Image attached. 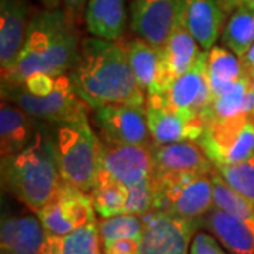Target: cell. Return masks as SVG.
<instances>
[{
  "mask_svg": "<svg viewBox=\"0 0 254 254\" xmlns=\"http://www.w3.org/2000/svg\"><path fill=\"white\" fill-rule=\"evenodd\" d=\"M242 64L245 68L246 73H249L252 78L254 76V43L253 46L250 47V50L246 53V55L242 58Z\"/></svg>",
  "mask_w": 254,
  "mask_h": 254,
  "instance_id": "37",
  "label": "cell"
},
{
  "mask_svg": "<svg viewBox=\"0 0 254 254\" xmlns=\"http://www.w3.org/2000/svg\"><path fill=\"white\" fill-rule=\"evenodd\" d=\"M227 9L220 0H181L184 23L203 51H209L223 31Z\"/></svg>",
  "mask_w": 254,
  "mask_h": 254,
  "instance_id": "18",
  "label": "cell"
},
{
  "mask_svg": "<svg viewBox=\"0 0 254 254\" xmlns=\"http://www.w3.org/2000/svg\"><path fill=\"white\" fill-rule=\"evenodd\" d=\"M226 48L242 60L254 43V7L242 4L233 10L222 31Z\"/></svg>",
  "mask_w": 254,
  "mask_h": 254,
  "instance_id": "26",
  "label": "cell"
},
{
  "mask_svg": "<svg viewBox=\"0 0 254 254\" xmlns=\"http://www.w3.org/2000/svg\"><path fill=\"white\" fill-rule=\"evenodd\" d=\"M55 79L57 76L48 75V73H34L28 76L27 79L21 83V86L34 96H47L54 91Z\"/></svg>",
  "mask_w": 254,
  "mask_h": 254,
  "instance_id": "33",
  "label": "cell"
},
{
  "mask_svg": "<svg viewBox=\"0 0 254 254\" xmlns=\"http://www.w3.org/2000/svg\"><path fill=\"white\" fill-rule=\"evenodd\" d=\"M198 144L203 148L213 165H227L254 157V116L212 122Z\"/></svg>",
  "mask_w": 254,
  "mask_h": 254,
  "instance_id": "7",
  "label": "cell"
},
{
  "mask_svg": "<svg viewBox=\"0 0 254 254\" xmlns=\"http://www.w3.org/2000/svg\"><path fill=\"white\" fill-rule=\"evenodd\" d=\"M239 116H254V92L249 73H245L230 88L209 100L206 109L202 113V120L206 125Z\"/></svg>",
  "mask_w": 254,
  "mask_h": 254,
  "instance_id": "22",
  "label": "cell"
},
{
  "mask_svg": "<svg viewBox=\"0 0 254 254\" xmlns=\"http://www.w3.org/2000/svg\"><path fill=\"white\" fill-rule=\"evenodd\" d=\"M93 208L102 219L113 218L125 213L128 188L122 182L99 173L93 190L89 192Z\"/></svg>",
  "mask_w": 254,
  "mask_h": 254,
  "instance_id": "28",
  "label": "cell"
},
{
  "mask_svg": "<svg viewBox=\"0 0 254 254\" xmlns=\"http://www.w3.org/2000/svg\"><path fill=\"white\" fill-rule=\"evenodd\" d=\"M190 254H229L219 245V240L210 233H196L190 243Z\"/></svg>",
  "mask_w": 254,
  "mask_h": 254,
  "instance_id": "34",
  "label": "cell"
},
{
  "mask_svg": "<svg viewBox=\"0 0 254 254\" xmlns=\"http://www.w3.org/2000/svg\"><path fill=\"white\" fill-rule=\"evenodd\" d=\"M200 54V46L184 23L180 3L171 31L165 44L161 47L160 76L155 92H164L177 78L188 72L198 61Z\"/></svg>",
  "mask_w": 254,
  "mask_h": 254,
  "instance_id": "12",
  "label": "cell"
},
{
  "mask_svg": "<svg viewBox=\"0 0 254 254\" xmlns=\"http://www.w3.org/2000/svg\"><path fill=\"white\" fill-rule=\"evenodd\" d=\"M60 173L65 182L91 192L99 175L102 141L88 116L53 126Z\"/></svg>",
  "mask_w": 254,
  "mask_h": 254,
  "instance_id": "4",
  "label": "cell"
},
{
  "mask_svg": "<svg viewBox=\"0 0 254 254\" xmlns=\"http://www.w3.org/2000/svg\"><path fill=\"white\" fill-rule=\"evenodd\" d=\"M46 9H58L61 0H41Z\"/></svg>",
  "mask_w": 254,
  "mask_h": 254,
  "instance_id": "39",
  "label": "cell"
},
{
  "mask_svg": "<svg viewBox=\"0 0 254 254\" xmlns=\"http://www.w3.org/2000/svg\"><path fill=\"white\" fill-rule=\"evenodd\" d=\"M153 171L151 177L210 174L215 165L203 148L195 141H181L151 147Z\"/></svg>",
  "mask_w": 254,
  "mask_h": 254,
  "instance_id": "16",
  "label": "cell"
},
{
  "mask_svg": "<svg viewBox=\"0 0 254 254\" xmlns=\"http://www.w3.org/2000/svg\"><path fill=\"white\" fill-rule=\"evenodd\" d=\"M181 0H131L130 20L137 37L153 46L165 44Z\"/></svg>",
  "mask_w": 254,
  "mask_h": 254,
  "instance_id": "15",
  "label": "cell"
},
{
  "mask_svg": "<svg viewBox=\"0 0 254 254\" xmlns=\"http://www.w3.org/2000/svg\"><path fill=\"white\" fill-rule=\"evenodd\" d=\"M143 233L136 254H190V243L199 220L178 218L158 210H150L141 216Z\"/></svg>",
  "mask_w": 254,
  "mask_h": 254,
  "instance_id": "9",
  "label": "cell"
},
{
  "mask_svg": "<svg viewBox=\"0 0 254 254\" xmlns=\"http://www.w3.org/2000/svg\"><path fill=\"white\" fill-rule=\"evenodd\" d=\"M27 0H0V66L1 72L17 61L30 24Z\"/></svg>",
  "mask_w": 254,
  "mask_h": 254,
  "instance_id": "17",
  "label": "cell"
},
{
  "mask_svg": "<svg viewBox=\"0 0 254 254\" xmlns=\"http://www.w3.org/2000/svg\"><path fill=\"white\" fill-rule=\"evenodd\" d=\"M153 209V187L151 178L138 182L128 188L127 202L123 215L143 216Z\"/></svg>",
  "mask_w": 254,
  "mask_h": 254,
  "instance_id": "32",
  "label": "cell"
},
{
  "mask_svg": "<svg viewBox=\"0 0 254 254\" xmlns=\"http://www.w3.org/2000/svg\"><path fill=\"white\" fill-rule=\"evenodd\" d=\"M153 209L178 218L199 220L213 208L210 174H181L150 177Z\"/></svg>",
  "mask_w": 254,
  "mask_h": 254,
  "instance_id": "5",
  "label": "cell"
},
{
  "mask_svg": "<svg viewBox=\"0 0 254 254\" xmlns=\"http://www.w3.org/2000/svg\"><path fill=\"white\" fill-rule=\"evenodd\" d=\"M44 122L33 118L9 100L0 106V153L1 157L20 153L36 137Z\"/></svg>",
  "mask_w": 254,
  "mask_h": 254,
  "instance_id": "20",
  "label": "cell"
},
{
  "mask_svg": "<svg viewBox=\"0 0 254 254\" xmlns=\"http://www.w3.org/2000/svg\"><path fill=\"white\" fill-rule=\"evenodd\" d=\"M208 72L210 99L225 92L246 73L242 60L226 47L213 46L208 51Z\"/></svg>",
  "mask_w": 254,
  "mask_h": 254,
  "instance_id": "24",
  "label": "cell"
},
{
  "mask_svg": "<svg viewBox=\"0 0 254 254\" xmlns=\"http://www.w3.org/2000/svg\"><path fill=\"white\" fill-rule=\"evenodd\" d=\"M227 10H235L243 4V0H220Z\"/></svg>",
  "mask_w": 254,
  "mask_h": 254,
  "instance_id": "38",
  "label": "cell"
},
{
  "mask_svg": "<svg viewBox=\"0 0 254 254\" xmlns=\"http://www.w3.org/2000/svg\"><path fill=\"white\" fill-rule=\"evenodd\" d=\"M126 48L140 89L144 92L145 96L154 93L160 76L161 48L150 44L140 37L126 43Z\"/></svg>",
  "mask_w": 254,
  "mask_h": 254,
  "instance_id": "25",
  "label": "cell"
},
{
  "mask_svg": "<svg viewBox=\"0 0 254 254\" xmlns=\"http://www.w3.org/2000/svg\"><path fill=\"white\" fill-rule=\"evenodd\" d=\"M137 247H138V240L120 239L102 245V250L103 254H136Z\"/></svg>",
  "mask_w": 254,
  "mask_h": 254,
  "instance_id": "35",
  "label": "cell"
},
{
  "mask_svg": "<svg viewBox=\"0 0 254 254\" xmlns=\"http://www.w3.org/2000/svg\"><path fill=\"white\" fill-rule=\"evenodd\" d=\"M96 210L89 192L63 180L53 199L37 212L47 235L65 236L82 226L96 223Z\"/></svg>",
  "mask_w": 254,
  "mask_h": 254,
  "instance_id": "8",
  "label": "cell"
},
{
  "mask_svg": "<svg viewBox=\"0 0 254 254\" xmlns=\"http://www.w3.org/2000/svg\"><path fill=\"white\" fill-rule=\"evenodd\" d=\"M85 23L93 37L120 40L126 27V0H88Z\"/></svg>",
  "mask_w": 254,
  "mask_h": 254,
  "instance_id": "23",
  "label": "cell"
},
{
  "mask_svg": "<svg viewBox=\"0 0 254 254\" xmlns=\"http://www.w3.org/2000/svg\"><path fill=\"white\" fill-rule=\"evenodd\" d=\"M143 219L137 215H118L113 218L102 219L98 222L102 245L120 239L140 240L143 233Z\"/></svg>",
  "mask_w": 254,
  "mask_h": 254,
  "instance_id": "30",
  "label": "cell"
},
{
  "mask_svg": "<svg viewBox=\"0 0 254 254\" xmlns=\"http://www.w3.org/2000/svg\"><path fill=\"white\" fill-rule=\"evenodd\" d=\"M86 4L88 0H64V9L75 18L81 14L83 9H86Z\"/></svg>",
  "mask_w": 254,
  "mask_h": 254,
  "instance_id": "36",
  "label": "cell"
},
{
  "mask_svg": "<svg viewBox=\"0 0 254 254\" xmlns=\"http://www.w3.org/2000/svg\"><path fill=\"white\" fill-rule=\"evenodd\" d=\"M1 99L17 105L33 118L51 126L88 116L91 109L76 92L68 73L57 76L54 91L47 96H34L21 85H7L1 86Z\"/></svg>",
  "mask_w": 254,
  "mask_h": 254,
  "instance_id": "6",
  "label": "cell"
},
{
  "mask_svg": "<svg viewBox=\"0 0 254 254\" xmlns=\"http://www.w3.org/2000/svg\"><path fill=\"white\" fill-rule=\"evenodd\" d=\"M102 141V140H100ZM153 145L110 144L102 141L99 173L122 182L127 188L151 177Z\"/></svg>",
  "mask_w": 254,
  "mask_h": 254,
  "instance_id": "13",
  "label": "cell"
},
{
  "mask_svg": "<svg viewBox=\"0 0 254 254\" xmlns=\"http://www.w3.org/2000/svg\"><path fill=\"white\" fill-rule=\"evenodd\" d=\"M219 175L254 205V157L236 164L215 165Z\"/></svg>",
  "mask_w": 254,
  "mask_h": 254,
  "instance_id": "31",
  "label": "cell"
},
{
  "mask_svg": "<svg viewBox=\"0 0 254 254\" xmlns=\"http://www.w3.org/2000/svg\"><path fill=\"white\" fill-rule=\"evenodd\" d=\"M61 182L51 125L43 123L20 153L1 157L3 188L36 213L53 199Z\"/></svg>",
  "mask_w": 254,
  "mask_h": 254,
  "instance_id": "3",
  "label": "cell"
},
{
  "mask_svg": "<svg viewBox=\"0 0 254 254\" xmlns=\"http://www.w3.org/2000/svg\"><path fill=\"white\" fill-rule=\"evenodd\" d=\"M206 63L208 51H202L188 72L177 78L165 91L160 92L170 108L188 118L202 119V113L210 100Z\"/></svg>",
  "mask_w": 254,
  "mask_h": 254,
  "instance_id": "14",
  "label": "cell"
},
{
  "mask_svg": "<svg viewBox=\"0 0 254 254\" xmlns=\"http://www.w3.org/2000/svg\"><path fill=\"white\" fill-rule=\"evenodd\" d=\"M76 92L91 109L105 105H145L125 43L89 37L82 40L81 53L69 72Z\"/></svg>",
  "mask_w": 254,
  "mask_h": 254,
  "instance_id": "1",
  "label": "cell"
},
{
  "mask_svg": "<svg viewBox=\"0 0 254 254\" xmlns=\"http://www.w3.org/2000/svg\"><path fill=\"white\" fill-rule=\"evenodd\" d=\"M93 122L99 138L110 144L153 145L145 105L115 103L95 109Z\"/></svg>",
  "mask_w": 254,
  "mask_h": 254,
  "instance_id": "10",
  "label": "cell"
},
{
  "mask_svg": "<svg viewBox=\"0 0 254 254\" xmlns=\"http://www.w3.org/2000/svg\"><path fill=\"white\" fill-rule=\"evenodd\" d=\"M252 85H253V92H254V76L252 78Z\"/></svg>",
  "mask_w": 254,
  "mask_h": 254,
  "instance_id": "41",
  "label": "cell"
},
{
  "mask_svg": "<svg viewBox=\"0 0 254 254\" xmlns=\"http://www.w3.org/2000/svg\"><path fill=\"white\" fill-rule=\"evenodd\" d=\"M81 36L65 9H44L31 16L27 36L14 65L1 72V86L21 85L34 73L71 72L81 53Z\"/></svg>",
  "mask_w": 254,
  "mask_h": 254,
  "instance_id": "2",
  "label": "cell"
},
{
  "mask_svg": "<svg viewBox=\"0 0 254 254\" xmlns=\"http://www.w3.org/2000/svg\"><path fill=\"white\" fill-rule=\"evenodd\" d=\"M46 254H103L98 222L82 226L65 236H50Z\"/></svg>",
  "mask_w": 254,
  "mask_h": 254,
  "instance_id": "27",
  "label": "cell"
},
{
  "mask_svg": "<svg viewBox=\"0 0 254 254\" xmlns=\"http://www.w3.org/2000/svg\"><path fill=\"white\" fill-rule=\"evenodd\" d=\"M147 122L150 136L155 145L195 141L205 131V122L199 118H188L170 108L160 92L147 95Z\"/></svg>",
  "mask_w": 254,
  "mask_h": 254,
  "instance_id": "11",
  "label": "cell"
},
{
  "mask_svg": "<svg viewBox=\"0 0 254 254\" xmlns=\"http://www.w3.org/2000/svg\"><path fill=\"white\" fill-rule=\"evenodd\" d=\"M46 229L36 216H7L1 220V254H46Z\"/></svg>",
  "mask_w": 254,
  "mask_h": 254,
  "instance_id": "19",
  "label": "cell"
},
{
  "mask_svg": "<svg viewBox=\"0 0 254 254\" xmlns=\"http://www.w3.org/2000/svg\"><path fill=\"white\" fill-rule=\"evenodd\" d=\"M213 184V206L254 225V205L227 184L213 168L210 173Z\"/></svg>",
  "mask_w": 254,
  "mask_h": 254,
  "instance_id": "29",
  "label": "cell"
},
{
  "mask_svg": "<svg viewBox=\"0 0 254 254\" xmlns=\"http://www.w3.org/2000/svg\"><path fill=\"white\" fill-rule=\"evenodd\" d=\"M202 226L206 227L230 254H254L252 223L213 206L202 219Z\"/></svg>",
  "mask_w": 254,
  "mask_h": 254,
  "instance_id": "21",
  "label": "cell"
},
{
  "mask_svg": "<svg viewBox=\"0 0 254 254\" xmlns=\"http://www.w3.org/2000/svg\"><path fill=\"white\" fill-rule=\"evenodd\" d=\"M243 3L250 6V7H254V0H243Z\"/></svg>",
  "mask_w": 254,
  "mask_h": 254,
  "instance_id": "40",
  "label": "cell"
}]
</instances>
